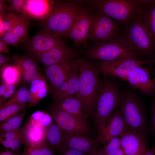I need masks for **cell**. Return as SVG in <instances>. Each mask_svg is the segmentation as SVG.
Segmentation results:
<instances>
[{"mask_svg":"<svg viewBox=\"0 0 155 155\" xmlns=\"http://www.w3.org/2000/svg\"><path fill=\"white\" fill-rule=\"evenodd\" d=\"M126 155H142L148 149L147 136L129 129L118 137Z\"/></svg>","mask_w":155,"mask_h":155,"instance_id":"9a60e30c","label":"cell"},{"mask_svg":"<svg viewBox=\"0 0 155 155\" xmlns=\"http://www.w3.org/2000/svg\"><path fill=\"white\" fill-rule=\"evenodd\" d=\"M53 105L71 115L79 117L87 118L84 115L80 102L74 96L65 98L54 104Z\"/></svg>","mask_w":155,"mask_h":155,"instance_id":"cb8c5ba5","label":"cell"},{"mask_svg":"<svg viewBox=\"0 0 155 155\" xmlns=\"http://www.w3.org/2000/svg\"><path fill=\"white\" fill-rule=\"evenodd\" d=\"M85 9L77 3L54 1L49 15L42 21L40 27L61 38L66 37L80 13Z\"/></svg>","mask_w":155,"mask_h":155,"instance_id":"3957f363","label":"cell"},{"mask_svg":"<svg viewBox=\"0 0 155 155\" xmlns=\"http://www.w3.org/2000/svg\"><path fill=\"white\" fill-rule=\"evenodd\" d=\"M20 15L17 23L10 31L21 38L24 42L26 39L28 35L30 25V20Z\"/></svg>","mask_w":155,"mask_h":155,"instance_id":"836d02e7","label":"cell"},{"mask_svg":"<svg viewBox=\"0 0 155 155\" xmlns=\"http://www.w3.org/2000/svg\"><path fill=\"white\" fill-rule=\"evenodd\" d=\"M41 74V72L32 73L24 72L21 73V74L24 81L27 84L30 85Z\"/></svg>","mask_w":155,"mask_h":155,"instance_id":"f35d334b","label":"cell"},{"mask_svg":"<svg viewBox=\"0 0 155 155\" xmlns=\"http://www.w3.org/2000/svg\"><path fill=\"white\" fill-rule=\"evenodd\" d=\"M20 16L12 11L9 12L4 16H0V37L13 28L18 21Z\"/></svg>","mask_w":155,"mask_h":155,"instance_id":"f546056e","label":"cell"},{"mask_svg":"<svg viewBox=\"0 0 155 155\" xmlns=\"http://www.w3.org/2000/svg\"><path fill=\"white\" fill-rule=\"evenodd\" d=\"M46 130L47 128L32 123L28 120L21 129L23 144L34 146L46 142Z\"/></svg>","mask_w":155,"mask_h":155,"instance_id":"44dd1931","label":"cell"},{"mask_svg":"<svg viewBox=\"0 0 155 155\" xmlns=\"http://www.w3.org/2000/svg\"><path fill=\"white\" fill-rule=\"evenodd\" d=\"M142 155H155V143L151 148L148 149Z\"/></svg>","mask_w":155,"mask_h":155,"instance_id":"f6af8a7d","label":"cell"},{"mask_svg":"<svg viewBox=\"0 0 155 155\" xmlns=\"http://www.w3.org/2000/svg\"><path fill=\"white\" fill-rule=\"evenodd\" d=\"M0 155H21L20 153L18 154L16 152H10L7 151L1 152Z\"/></svg>","mask_w":155,"mask_h":155,"instance_id":"bcb514c9","label":"cell"},{"mask_svg":"<svg viewBox=\"0 0 155 155\" xmlns=\"http://www.w3.org/2000/svg\"><path fill=\"white\" fill-rule=\"evenodd\" d=\"M79 83L78 91L74 95L80 102L86 117L94 111L100 79L98 64L79 59L78 60Z\"/></svg>","mask_w":155,"mask_h":155,"instance_id":"6da1fadb","label":"cell"},{"mask_svg":"<svg viewBox=\"0 0 155 155\" xmlns=\"http://www.w3.org/2000/svg\"><path fill=\"white\" fill-rule=\"evenodd\" d=\"M0 39L5 42L8 45L15 47L24 42L21 38L10 31L5 33L0 37Z\"/></svg>","mask_w":155,"mask_h":155,"instance_id":"8d00e7d4","label":"cell"},{"mask_svg":"<svg viewBox=\"0 0 155 155\" xmlns=\"http://www.w3.org/2000/svg\"><path fill=\"white\" fill-rule=\"evenodd\" d=\"M104 146L103 151L106 155H112L121 149L120 140L119 137H115Z\"/></svg>","mask_w":155,"mask_h":155,"instance_id":"d590c367","label":"cell"},{"mask_svg":"<svg viewBox=\"0 0 155 155\" xmlns=\"http://www.w3.org/2000/svg\"><path fill=\"white\" fill-rule=\"evenodd\" d=\"M1 143L5 147L6 151L16 152L19 150L23 140L21 129L5 132L0 136Z\"/></svg>","mask_w":155,"mask_h":155,"instance_id":"603a6c76","label":"cell"},{"mask_svg":"<svg viewBox=\"0 0 155 155\" xmlns=\"http://www.w3.org/2000/svg\"><path fill=\"white\" fill-rule=\"evenodd\" d=\"M0 54L10 55L8 44L5 42L0 39Z\"/></svg>","mask_w":155,"mask_h":155,"instance_id":"7bdbcfd3","label":"cell"},{"mask_svg":"<svg viewBox=\"0 0 155 155\" xmlns=\"http://www.w3.org/2000/svg\"><path fill=\"white\" fill-rule=\"evenodd\" d=\"M152 79L154 83L155 84V75Z\"/></svg>","mask_w":155,"mask_h":155,"instance_id":"c3c4849f","label":"cell"},{"mask_svg":"<svg viewBox=\"0 0 155 155\" xmlns=\"http://www.w3.org/2000/svg\"><path fill=\"white\" fill-rule=\"evenodd\" d=\"M20 154L21 155H56L46 142L34 146H24L23 151Z\"/></svg>","mask_w":155,"mask_h":155,"instance_id":"4dcf8cb0","label":"cell"},{"mask_svg":"<svg viewBox=\"0 0 155 155\" xmlns=\"http://www.w3.org/2000/svg\"><path fill=\"white\" fill-rule=\"evenodd\" d=\"M151 117L152 130L155 138V98L154 100L152 106Z\"/></svg>","mask_w":155,"mask_h":155,"instance_id":"60d3db41","label":"cell"},{"mask_svg":"<svg viewBox=\"0 0 155 155\" xmlns=\"http://www.w3.org/2000/svg\"><path fill=\"white\" fill-rule=\"evenodd\" d=\"M63 134V131L53 119L47 128L46 141L55 151L61 144Z\"/></svg>","mask_w":155,"mask_h":155,"instance_id":"4316f807","label":"cell"},{"mask_svg":"<svg viewBox=\"0 0 155 155\" xmlns=\"http://www.w3.org/2000/svg\"><path fill=\"white\" fill-rule=\"evenodd\" d=\"M89 155H106L104 153L102 149L99 148L98 146L95 147L94 149L89 153Z\"/></svg>","mask_w":155,"mask_h":155,"instance_id":"ee69618b","label":"cell"},{"mask_svg":"<svg viewBox=\"0 0 155 155\" xmlns=\"http://www.w3.org/2000/svg\"><path fill=\"white\" fill-rule=\"evenodd\" d=\"M17 86L15 85H6L0 82V108L5 103L7 99L11 98L14 94Z\"/></svg>","mask_w":155,"mask_h":155,"instance_id":"e575fe53","label":"cell"},{"mask_svg":"<svg viewBox=\"0 0 155 155\" xmlns=\"http://www.w3.org/2000/svg\"><path fill=\"white\" fill-rule=\"evenodd\" d=\"M26 106V104H15L0 108V122L17 115L24 110Z\"/></svg>","mask_w":155,"mask_h":155,"instance_id":"d6a6232c","label":"cell"},{"mask_svg":"<svg viewBox=\"0 0 155 155\" xmlns=\"http://www.w3.org/2000/svg\"><path fill=\"white\" fill-rule=\"evenodd\" d=\"M0 72L1 82L6 85H17L22 77L19 69L13 64L5 67Z\"/></svg>","mask_w":155,"mask_h":155,"instance_id":"484cf974","label":"cell"},{"mask_svg":"<svg viewBox=\"0 0 155 155\" xmlns=\"http://www.w3.org/2000/svg\"><path fill=\"white\" fill-rule=\"evenodd\" d=\"M119 107L129 129L147 136L148 128L146 113L137 96L132 92L124 91Z\"/></svg>","mask_w":155,"mask_h":155,"instance_id":"52a82bcc","label":"cell"},{"mask_svg":"<svg viewBox=\"0 0 155 155\" xmlns=\"http://www.w3.org/2000/svg\"><path fill=\"white\" fill-rule=\"evenodd\" d=\"M9 12L7 1L0 0V16H3Z\"/></svg>","mask_w":155,"mask_h":155,"instance_id":"b9f144b4","label":"cell"},{"mask_svg":"<svg viewBox=\"0 0 155 155\" xmlns=\"http://www.w3.org/2000/svg\"><path fill=\"white\" fill-rule=\"evenodd\" d=\"M56 155H89V154L61 144L55 151Z\"/></svg>","mask_w":155,"mask_h":155,"instance_id":"74e56055","label":"cell"},{"mask_svg":"<svg viewBox=\"0 0 155 155\" xmlns=\"http://www.w3.org/2000/svg\"><path fill=\"white\" fill-rule=\"evenodd\" d=\"M11 60H12V57L0 54V70L10 64V62Z\"/></svg>","mask_w":155,"mask_h":155,"instance_id":"ab89813d","label":"cell"},{"mask_svg":"<svg viewBox=\"0 0 155 155\" xmlns=\"http://www.w3.org/2000/svg\"><path fill=\"white\" fill-rule=\"evenodd\" d=\"M112 155H126L121 149H119Z\"/></svg>","mask_w":155,"mask_h":155,"instance_id":"7dc6e473","label":"cell"},{"mask_svg":"<svg viewBox=\"0 0 155 155\" xmlns=\"http://www.w3.org/2000/svg\"><path fill=\"white\" fill-rule=\"evenodd\" d=\"M124 35L125 33L93 42L85 51L86 57L88 59L103 61L126 57H133L141 60L126 40Z\"/></svg>","mask_w":155,"mask_h":155,"instance_id":"277c9868","label":"cell"},{"mask_svg":"<svg viewBox=\"0 0 155 155\" xmlns=\"http://www.w3.org/2000/svg\"><path fill=\"white\" fill-rule=\"evenodd\" d=\"M154 63V60H141L133 57H126L110 61H100L98 64L100 72L104 75L125 80L136 68Z\"/></svg>","mask_w":155,"mask_h":155,"instance_id":"30bf717a","label":"cell"},{"mask_svg":"<svg viewBox=\"0 0 155 155\" xmlns=\"http://www.w3.org/2000/svg\"><path fill=\"white\" fill-rule=\"evenodd\" d=\"M124 36L141 60L155 61V40L133 16L126 28Z\"/></svg>","mask_w":155,"mask_h":155,"instance_id":"8992f818","label":"cell"},{"mask_svg":"<svg viewBox=\"0 0 155 155\" xmlns=\"http://www.w3.org/2000/svg\"><path fill=\"white\" fill-rule=\"evenodd\" d=\"M63 40L57 34L42 29L23 43L25 51L31 56L48 51Z\"/></svg>","mask_w":155,"mask_h":155,"instance_id":"4fadbf2b","label":"cell"},{"mask_svg":"<svg viewBox=\"0 0 155 155\" xmlns=\"http://www.w3.org/2000/svg\"><path fill=\"white\" fill-rule=\"evenodd\" d=\"M49 112L54 120L63 132L71 135L88 136L91 134V127L87 118L71 115L53 105Z\"/></svg>","mask_w":155,"mask_h":155,"instance_id":"8fae6325","label":"cell"},{"mask_svg":"<svg viewBox=\"0 0 155 155\" xmlns=\"http://www.w3.org/2000/svg\"><path fill=\"white\" fill-rule=\"evenodd\" d=\"M141 0H74L92 8L121 23L126 28Z\"/></svg>","mask_w":155,"mask_h":155,"instance_id":"5b68a950","label":"cell"},{"mask_svg":"<svg viewBox=\"0 0 155 155\" xmlns=\"http://www.w3.org/2000/svg\"><path fill=\"white\" fill-rule=\"evenodd\" d=\"M28 120L31 123L47 128L52 123L53 119L51 115L43 111H36L30 115Z\"/></svg>","mask_w":155,"mask_h":155,"instance_id":"1f68e13d","label":"cell"},{"mask_svg":"<svg viewBox=\"0 0 155 155\" xmlns=\"http://www.w3.org/2000/svg\"><path fill=\"white\" fill-rule=\"evenodd\" d=\"M53 1L46 0L7 1L9 12L12 11L28 20L42 21L49 15Z\"/></svg>","mask_w":155,"mask_h":155,"instance_id":"9c48e42d","label":"cell"},{"mask_svg":"<svg viewBox=\"0 0 155 155\" xmlns=\"http://www.w3.org/2000/svg\"><path fill=\"white\" fill-rule=\"evenodd\" d=\"M107 121L108 124L98 139L104 146L106 142L114 137L119 136L129 129L119 108L110 115Z\"/></svg>","mask_w":155,"mask_h":155,"instance_id":"d6986e66","label":"cell"},{"mask_svg":"<svg viewBox=\"0 0 155 155\" xmlns=\"http://www.w3.org/2000/svg\"><path fill=\"white\" fill-rule=\"evenodd\" d=\"M44 66L57 64H73L78 59L77 53L62 40L53 48L44 53L30 56Z\"/></svg>","mask_w":155,"mask_h":155,"instance_id":"7c38bea8","label":"cell"},{"mask_svg":"<svg viewBox=\"0 0 155 155\" xmlns=\"http://www.w3.org/2000/svg\"><path fill=\"white\" fill-rule=\"evenodd\" d=\"M132 16L155 40V0H141Z\"/></svg>","mask_w":155,"mask_h":155,"instance_id":"ac0fdd59","label":"cell"},{"mask_svg":"<svg viewBox=\"0 0 155 155\" xmlns=\"http://www.w3.org/2000/svg\"><path fill=\"white\" fill-rule=\"evenodd\" d=\"M63 132L61 145L79 151L89 153L96 146L98 140L81 135H71Z\"/></svg>","mask_w":155,"mask_h":155,"instance_id":"ffe728a7","label":"cell"},{"mask_svg":"<svg viewBox=\"0 0 155 155\" xmlns=\"http://www.w3.org/2000/svg\"><path fill=\"white\" fill-rule=\"evenodd\" d=\"M125 80L133 88L139 89L144 94L149 96H154L155 84L150 78L149 68L143 66L139 67L130 73Z\"/></svg>","mask_w":155,"mask_h":155,"instance_id":"2e32d148","label":"cell"},{"mask_svg":"<svg viewBox=\"0 0 155 155\" xmlns=\"http://www.w3.org/2000/svg\"><path fill=\"white\" fill-rule=\"evenodd\" d=\"M26 112V110H24L15 116L0 122V129L2 133L20 128Z\"/></svg>","mask_w":155,"mask_h":155,"instance_id":"f1b7e54d","label":"cell"},{"mask_svg":"<svg viewBox=\"0 0 155 155\" xmlns=\"http://www.w3.org/2000/svg\"><path fill=\"white\" fill-rule=\"evenodd\" d=\"M124 92L107 76L104 75L100 80L94 117V124L99 137L104 131L108 117L115 109L119 106Z\"/></svg>","mask_w":155,"mask_h":155,"instance_id":"7a4b0ae2","label":"cell"},{"mask_svg":"<svg viewBox=\"0 0 155 155\" xmlns=\"http://www.w3.org/2000/svg\"><path fill=\"white\" fill-rule=\"evenodd\" d=\"M31 98L30 89L26 87L22 86L0 108L12 104H26Z\"/></svg>","mask_w":155,"mask_h":155,"instance_id":"83f0119b","label":"cell"},{"mask_svg":"<svg viewBox=\"0 0 155 155\" xmlns=\"http://www.w3.org/2000/svg\"><path fill=\"white\" fill-rule=\"evenodd\" d=\"M31 98L28 102L29 107L37 105L48 93V87L45 77L41 73L30 84Z\"/></svg>","mask_w":155,"mask_h":155,"instance_id":"7402d4cb","label":"cell"},{"mask_svg":"<svg viewBox=\"0 0 155 155\" xmlns=\"http://www.w3.org/2000/svg\"><path fill=\"white\" fill-rule=\"evenodd\" d=\"M92 14L86 9L80 14L68 33L66 37L71 38L77 46L84 45L87 42Z\"/></svg>","mask_w":155,"mask_h":155,"instance_id":"e0dca14e","label":"cell"},{"mask_svg":"<svg viewBox=\"0 0 155 155\" xmlns=\"http://www.w3.org/2000/svg\"><path fill=\"white\" fill-rule=\"evenodd\" d=\"M126 28L117 21L98 11L92 14L88 41L95 42L125 33Z\"/></svg>","mask_w":155,"mask_h":155,"instance_id":"ba28073f","label":"cell"},{"mask_svg":"<svg viewBox=\"0 0 155 155\" xmlns=\"http://www.w3.org/2000/svg\"><path fill=\"white\" fill-rule=\"evenodd\" d=\"M78 59L77 62L73 64L45 66V73L50 83L53 94L64 82L78 71Z\"/></svg>","mask_w":155,"mask_h":155,"instance_id":"5bb4252c","label":"cell"},{"mask_svg":"<svg viewBox=\"0 0 155 155\" xmlns=\"http://www.w3.org/2000/svg\"><path fill=\"white\" fill-rule=\"evenodd\" d=\"M12 57L13 64L18 68L20 73L41 72L36 61L30 56L18 55Z\"/></svg>","mask_w":155,"mask_h":155,"instance_id":"d4e9b609","label":"cell"}]
</instances>
